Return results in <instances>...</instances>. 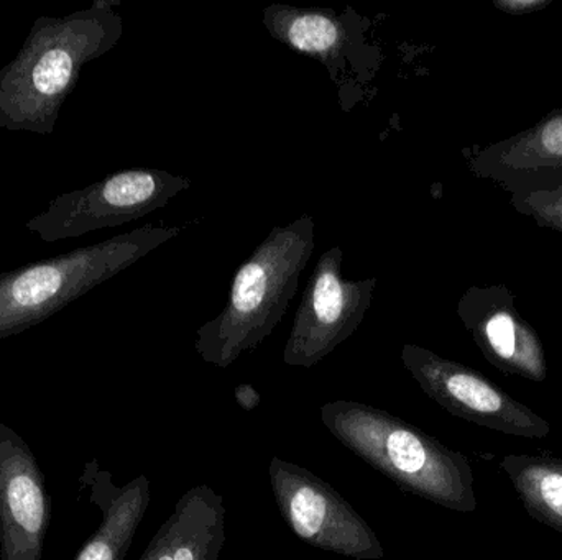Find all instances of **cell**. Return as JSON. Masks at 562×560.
I'll return each mask as SVG.
<instances>
[{"label":"cell","instance_id":"1","mask_svg":"<svg viewBox=\"0 0 562 560\" xmlns=\"http://www.w3.org/2000/svg\"><path fill=\"white\" fill-rule=\"evenodd\" d=\"M119 0H95L65 16H38L12 61L0 69V128L52 135L88 62L124 33Z\"/></svg>","mask_w":562,"mask_h":560},{"label":"cell","instance_id":"2","mask_svg":"<svg viewBox=\"0 0 562 560\" xmlns=\"http://www.w3.org/2000/svg\"><path fill=\"white\" fill-rule=\"evenodd\" d=\"M321 421L346 449L403 492L452 512L477 510L468 457L419 427L379 408L346 400L324 404Z\"/></svg>","mask_w":562,"mask_h":560},{"label":"cell","instance_id":"3","mask_svg":"<svg viewBox=\"0 0 562 560\" xmlns=\"http://www.w3.org/2000/svg\"><path fill=\"white\" fill-rule=\"evenodd\" d=\"M313 252V216L273 227L234 275L226 308L198 329V355L227 368L256 351L286 315Z\"/></svg>","mask_w":562,"mask_h":560},{"label":"cell","instance_id":"4","mask_svg":"<svg viewBox=\"0 0 562 560\" xmlns=\"http://www.w3.org/2000/svg\"><path fill=\"white\" fill-rule=\"evenodd\" d=\"M184 229L147 224L104 242L0 273V339L46 321Z\"/></svg>","mask_w":562,"mask_h":560},{"label":"cell","instance_id":"5","mask_svg":"<svg viewBox=\"0 0 562 560\" xmlns=\"http://www.w3.org/2000/svg\"><path fill=\"white\" fill-rule=\"evenodd\" d=\"M190 186L187 176L157 168L115 171L82 190L59 194L25 224V229L43 242L75 239L142 219Z\"/></svg>","mask_w":562,"mask_h":560},{"label":"cell","instance_id":"6","mask_svg":"<svg viewBox=\"0 0 562 560\" xmlns=\"http://www.w3.org/2000/svg\"><path fill=\"white\" fill-rule=\"evenodd\" d=\"M269 477L281 516L301 541L349 559L385 558L375 532L329 483L279 457L270 460Z\"/></svg>","mask_w":562,"mask_h":560},{"label":"cell","instance_id":"7","mask_svg":"<svg viewBox=\"0 0 562 560\" xmlns=\"http://www.w3.org/2000/svg\"><path fill=\"white\" fill-rule=\"evenodd\" d=\"M342 262L340 247L326 250L317 260L284 345L288 367L319 364L359 329L372 306L375 276L344 278Z\"/></svg>","mask_w":562,"mask_h":560},{"label":"cell","instance_id":"8","mask_svg":"<svg viewBox=\"0 0 562 560\" xmlns=\"http://www.w3.org/2000/svg\"><path fill=\"white\" fill-rule=\"evenodd\" d=\"M400 358L419 388L452 416L527 439L551 433L547 420L468 365L415 344L403 345Z\"/></svg>","mask_w":562,"mask_h":560},{"label":"cell","instance_id":"9","mask_svg":"<svg viewBox=\"0 0 562 560\" xmlns=\"http://www.w3.org/2000/svg\"><path fill=\"white\" fill-rule=\"evenodd\" d=\"M49 525L45 476L29 444L0 424V560H42Z\"/></svg>","mask_w":562,"mask_h":560},{"label":"cell","instance_id":"10","mask_svg":"<svg viewBox=\"0 0 562 560\" xmlns=\"http://www.w3.org/2000/svg\"><path fill=\"white\" fill-rule=\"evenodd\" d=\"M458 316L484 357L505 375L548 378L543 342L515 305L505 285L471 286L459 299Z\"/></svg>","mask_w":562,"mask_h":560},{"label":"cell","instance_id":"11","mask_svg":"<svg viewBox=\"0 0 562 560\" xmlns=\"http://www.w3.org/2000/svg\"><path fill=\"white\" fill-rule=\"evenodd\" d=\"M475 176L502 190H537L562 180V108L533 127L497 144L477 148L469 158Z\"/></svg>","mask_w":562,"mask_h":560},{"label":"cell","instance_id":"12","mask_svg":"<svg viewBox=\"0 0 562 560\" xmlns=\"http://www.w3.org/2000/svg\"><path fill=\"white\" fill-rule=\"evenodd\" d=\"M360 20L353 10L337 13L333 9H303L286 3L263 9V26L272 38L326 66L333 81L362 42Z\"/></svg>","mask_w":562,"mask_h":560},{"label":"cell","instance_id":"13","mask_svg":"<svg viewBox=\"0 0 562 560\" xmlns=\"http://www.w3.org/2000/svg\"><path fill=\"white\" fill-rule=\"evenodd\" d=\"M226 542L224 499L207 485L188 490L138 560H220Z\"/></svg>","mask_w":562,"mask_h":560},{"label":"cell","instance_id":"14","mask_svg":"<svg viewBox=\"0 0 562 560\" xmlns=\"http://www.w3.org/2000/svg\"><path fill=\"white\" fill-rule=\"evenodd\" d=\"M99 485L102 522L75 560H124L150 506V480L138 476L127 485L114 487L104 473Z\"/></svg>","mask_w":562,"mask_h":560},{"label":"cell","instance_id":"15","mask_svg":"<svg viewBox=\"0 0 562 560\" xmlns=\"http://www.w3.org/2000/svg\"><path fill=\"white\" fill-rule=\"evenodd\" d=\"M535 522L562 533V459L510 454L501 462Z\"/></svg>","mask_w":562,"mask_h":560},{"label":"cell","instance_id":"16","mask_svg":"<svg viewBox=\"0 0 562 560\" xmlns=\"http://www.w3.org/2000/svg\"><path fill=\"white\" fill-rule=\"evenodd\" d=\"M510 204L544 229L562 233V180L537 190L512 191Z\"/></svg>","mask_w":562,"mask_h":560},{"label":"cell","instance_id":"17","mask_svg":"<svg viewBox=\"0 0 562 560\" xmlns=\"http://www.w3.org/2000/svg\"><path fill=\"white\" fill-rule=\"evenodd\" d=\"M553 0H494L495 9L508 15H527L548 9Z\"/></svg>","mask_w":562,"mask_h":560},{"label":"cell","instance_id":"18","mask_svg":"<svg viewBox=\"0 0 562 560\" xmlns=\"http://www.w3.org/2000/svg\"><path fill=\"white\" fill-rule=\"evenodd\" d=\"M236 401L243 410L254 411L260 407L262 398H260L259 391L252 385L243 384L236 388Z\"/></svg>","mask_w":562,"mask_h":560}]
</instances>
